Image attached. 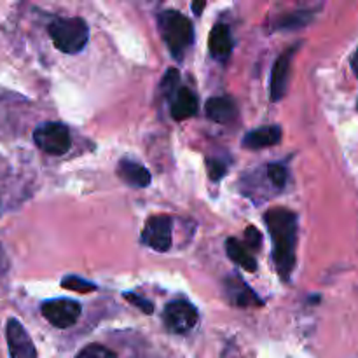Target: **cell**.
Masks as SVG:
<instances>
[{
	"instance_id": "cell-25",
	"label": "cell",
	"mask_w": 358,
	"mask_h": 358,
	"mask_svg": "<svg viewBox=\"0 0 358 358\" xmlns=\"http://www.w3.org/2000/svg\"><path fill=\"white\" fill-rule=\"evenodd\" d=\"M352 69H353V73H355V76L358 77V48L352 56Z\"/></svg>"
},
{
	"instance_id": "cell-9",
	"label": "cell",
	"mask_w": 358,
	"mask_h": 358,
	"mask_svg": "<svg viewBox=\"0 0 358 358\" xmlns=\"http://www.w3.org/2000/svg\"><path fill=\"white\" fill-rule=\"evenodd\" d=\"M299 45L287 49L282 56L275 62L271 72V101H280L287 93V84H289L290 63H292L294 52L297 51Z\"/></svg>"
},
{
	"instance_id": "cell-15",
	"label": "cell",
	"mask_w": 358,
	"mask_h": 358,
	"mask_svg": "<svg viewBox=\"0 0 358 358\" xmlns=\"http://www.w3.org/2000/svg\"><path fill=\"white\" fill-rule=\"evenodd\" d=\"M206 115L213 122L229 124L236 117V103L227 96H213L206 101Z\"/></svg>"
},
{
	"instance_id": "cell-20",
	"label": "cell",
	"mask_w": 358,
	"mask_h": 358,
	"mask_svg": "<svg viewBox=\"0 0 358 358\" xmlns=\"http://www.w3.org/2000/svg\"><path fill=\"white\" fill-rule=\"evenodd\" d=\"M178 80H180V76H178V72L175 69H170L168 70V73L166 76H164V79H163V91H164V94H166V96H173L175 94V91L178 90Z\"/></svg>"
},
{
	"instance_id": "cell-7",
	"label": "cell",
	"mask_w": 358,
	"mask_h": 358,
	"mask_svg": "<svg viewBox=\"0 0 358 358\" xmlns=\"http://www.w3.org/2000/svg\"><path fill=\"white\" fill-rule=\"evenodd\" d=\"M171 229L173 220L168 215H154L145 222L142 241L156 252H168L171 248Z\"/></svg>"
},
{
	"instance_id": "cell-23",
	"label": "cell",
	"mask_w": 358,
	"mask_h": 358,
	"mask_svg": "<svg viewBox=\"0 0 358 358\" xmlns=\"http://www.w3.org/2000/svg\"><path fill=\"white\" fill-rule=\"evenodd\" d=\"M245 238H247L248 248H259L262 243V236L259 233V229L255 226H248L245 229Z\"/></svg>"
},
{
	"instance_id": "cell-21",
	"label": "cell",
	"mask_w": 358,
	"mask_h": 358,
	"mask_svg": "<svg viewBox=\"0 0 358 358\" xmlns=\"http://www.w3.org/2000/svg\"><path fill=\"white\" fill-rule=\"evenodd\" d=\"M124 299L128 301V303H131L133 306L138 308V310H142L143 313L150 315V313H152V311H154V304L150 303V301L143 299L142 296H136V294L128 292V294H124Z\"/></svg>"
},
{
	"instance_id": "cell-4",
	"label": "cell",
	"mask_w": 358,
	"mask_h": 358,
	"mask_svg": "<svg viewBox=\"0 0 358 358\" xmlns=\"http://www.w3.org/2000/svg\"><path fill=\"white\" fill-rule=\"evenodd\" d=\"M34 142L42 152L49 156H62L69 152L72 140L70 131L62 122H44L34 131Z\"/></svg>"
},
{
	"instance_id": "cell-2",
	"label": "cell",
	"mask_w": 358,
	"mask_h": 358,
	"mask_svg": "<svg viewBox=\"0 0 358 358\" xmlns=\"http://www.w3.org/2000/svg\"><path fill=\"white\" fill-rule=\"evenodd\" d=\"M157 24L163 41L175 58H182L194 41V30L189 17L178 10H163L157 16Z\"/></svg>"
},
{
	"instance_id": "cell-10",
	"label": "cell",
	"mask_w": 358,
	"mask_h": 358,
	"mask_svg": "<svg viewBox=\"0 0 358 358\" xmlns=\"http://www.w3.org/2000/svg\"><path fill=\"white\" fill-rule=\"evenodd\" d=\"M226 287V296L231 304L240 308H250V306H261V299L254 294V290L241 282L240 276H229L224 283Z\"/></svg>"
},
{
	"instance_id": "cell-6",
	"label": "cell",
	"mask_w": 358,
	"mask_h": 358,
	"mask_svg": "<svg viewBox=\"0 0 358 358\" xmlns=\"http://www.w3.org/2000/svg\"><path fill=\"white\" fill-rule=\"evenodd\" d=\"M164 325L173 334H185L198 324V310L187 301H173L164 308Z\"/></svg>"
},
{
	"instance_id": "cell-14",
	"label": "cell",
	"mask_w": 358,
	"mask_h": 358,
	"mask_svg": "<svg viewBox=\"0 0 358 358\" xmlns=\"http://www.w3.org/2000/svg\"><path fill=\"white\" fill-rule=\"evenodd\" d=\"M117 175L126 182V184L136 189L147 187V185H150V180H152V177H150V173L147 171V168H143L142 164L131 159L119 161Z\"/></svg>"
},
{
	"instance_id": "cell-24",
	"label": "cell",
	"mask_w": 358,
	"mask_h": 358,
	"mask_svg": "<svg viewBox=\"0 0 358 358\" xmlns=\"http://www.w3.org/2000/svg\"><path fill=\"white\" fill-rule=\"evenodd\" d=\"M205 6H206L205 2H192L191 9L194 10V14H196V16H201V10L205 9Z\"/></svg>"
},
{
	"instance_id": "cell-8",
	"label": "cell",
	"mask_w": 358,
	"mask_h": 358,
	"mask_svg": "<svg viewBox=\"0 0 358 358\" xmlns=\"http://www.w3.org/2000/svg\"><path fill=\"white\" fill-rule=\"evenodd\" d=\"M6 338L10 358H37V350H35L30 336L16 318H9L7 322Z\"/></svg>"
},
{
	"instance_id": "cell-18",
	"label": "cell",
	"mask_w": 358,
	"mask_h": 358,
	"mask_svg": "<svg viewBox=\"0 0 358 358\" xmlns=\"http://www.w3.org/2000/svg\"><path fill=\"white\" fill-rule=\"evenodd\" d=\"M76 358H117V355L101 345H87L77 353Z\"/></svg>"
},
{
	"instance_id": "cell-11",
	"label": "cell",
	"mask_w": 358,
	"mask_h": 358,
	"mask_svg": "<svg viewBox=\"0 0 358 358\" xmlns=\"http://www.w3.org/2000/svg\"><path fill=\"white\" fill-rule=\"evenodd\" d=\"M170 110L175 121H184V119L192 117L198 112V98L189 87H178L171 96Z\"/></svg>"
},
{
	"instance_id": "cell-5",
	"label": "cell",
	"mask_w": 358,
	"mask_h": 358,
	"mask_svg": "<svg viewBox=\"0 0 358 358\" xmlns=\"http://www.w3.org/2000/svg\"><path fill=\"white\" fill-rule=\"evenodd\" d=\"M42 317L56 329H66L72 327L77 320H79L80 313H83V308L77 301L72 299H52L45 301L41 306Z\"/></svg>"
},
{
	"instance_id": "cell-16",
	"label": "cell",
	"mask_w": 358,
	"mask_h": 358,
	"mask_svg": "<svg viewBox=\"0 0 358 358\" xmlns=\"http://www.w3.org/2000/svg\"><path fill=\"white\" fill-rule=\"evenodd\" d=\"M226 252L227 255H229L231 261L236 262L238 266H241V268L247 269V271L254 273L255 269H257V261H255V257L250 254V250H248L241 241L236 240V238H229V240L226 241Z\"/></svg>"
},
{
	"instance_id": "cell-1",
	"label": "cell",
	"mask_w": 358,
	"mask_h": 358,
	"mask_svg": "<svg viewBox=\"0 0 358 358\" xmlns=\"http://www.w3.org/2000/svg\"><path fill=\"white\" fill-rule=\"evenodd\" d=\"M273 240V259L278 275L289 282L296 268L297 215L287 208H271L264 215Z\"/></svg>"
},
{
	"instance_id": "cell-22",
	"label": "cell",
	"mask_w": 358,
	"mask_h": 358,
	"mask_svg": "<svg viewBox=\"0 0 358 358\" xmlns=\"http://www.w3.org/2000/svg\"><path fill=\"white\" fill-rule=\"evenodd\" d=\"M206 168H208V175L212 180H220V178L226 175V166H224L220 161L215 159H208L206 161Z\"/></svg>"
},
{
	"instance_id": "cell-3",
	"label": "cell",
	"mask_w": 358,
	"mask_h": 358,
	"mask_svg": "<svg viewBox=\"0 0 358 358\" xmlns=\"http://www.w3.org/2000/svg\"><path fill=\"white\" fill-rule=\"evenodd\" d=\"M48 31L56 49L65 55L80 52L90 38V28L83 17H56Z\"/></svg>"
},
{
	"instance_id": "cell-17",
	"label": "cell",
	"mask_w": 358,
	"mask_h": 358,
	"mask_svg": "<svg viewBox=\"0 0 358 358\" xmlns=\"http://www.w3.org/2000/svg\"><path fill=\"white\" fill-rule=\"evenodd\" d=\"M62 287L66 290H72V292H79V294H90L93 290H96V285L87 280L79 278V276H65L62 282Z\"/></svg>"
},
{
	"instance_id": "cell-12",
	"label": "cell",
	"mask_w": 358,
	"mask_h": 358,
	"mask_svg": "<svg viewBox=\"0 0 358 358\" xmlns=\"http://www.w3.org/2000/svg\"><path fill=\"white\" fill-rule=\"evenodd\" d=\"M280 140H282V128L280 126H262V128H257L245 135L243 147L245 149L259 150L276 145V143H280Z\"/></svg>"
},
{
	"instance_id": "cell-13",
	"label": "cell",
	"mask_w": 358,
	"mask_h": 358,
	"mask_svg": "<svg viewBox=\"0 0 358 358\" xmlns=\"http://www.w3.org/2000/svg\"><path fill=\"white\" fill-rule=\"evenodd\" d=\"M210 55L215 59H227L233 51V38H231L229 27L224 23H217L212 28L208 37Z\"/></svg>"
},
{
	"instance_id": "cell-19",
	"label": "cell",
	"mask_w": 358,
	"mask_h": 358,
	"mask_svg": "<svg viewBox=\"0 0 358 358\" xmlns=\"http://www.w3.org/2000/svg\"><path fill=\"white\" fill-rule=\"evenodd\" d=\"M268 177L273 182V185L278 189L285 187L287 184V170L282 164H269L268 168Z\"/></svg>"
}]
</instances>
